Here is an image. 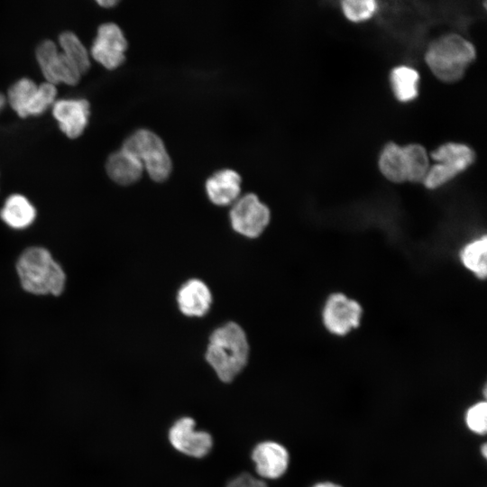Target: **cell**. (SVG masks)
<instances>
[{"label":"cell","instance_id":"1","mask_svg":"<svg viewBox=\"0 0 487 487\" xmlns=\"http://www.w3.org/2000/svg\"><path fill=\"white\" fill-rule=\"evenodd\" d=\"M248 357L246 335L236 323L229 322L210 335L206 359L222 381H232L244 368Z\"/></svg>","mask_w":487,"mask_h":487},{"label":"cell","instance_id":"2","mask_svg":"<svg viewBox=\"0 0 487 487\" xmlns=\"http://www.w3.org/2000/svg\"><path fill=\"white\" fill-rule=\"evenodd\" d=\"M16 270L24 290L35 295H60L66 284L62 267L45 248L32 246L18 258Z\"/></svg>","mask_w":487,"mask_h":487},{"label":"cell","instance_id":"3","mask_svg":"<svg viewBox=\"0 0 487 487\" xmlns=\"http://www.w3.org/2000/svg\"><path fill=\"white\" fill-rule=\"evenodd\" d=\"M475 58L473 45L458 34H446L428 47L425 60L434 75L444 82H455Z\"/></svg>","mask_w":487,"mask_h":487},{"label":"cell","instance_id":"4","mask_svg":"<svg viewBox=\"0 0 487 487\" xmlns=\"http://www.w3.org/2000/svg\"><path fill=\"white\" fill-rule=\"evenodd\" d=\"M122 149L141 161L151 178L155 181L165 180L171 171V161L162 140L153 132L140 129L131 134Z\"/></svg>","mask_w":487,"mask_h":487},{"label":"cell","instance_id":"5","mask_svg":"<svg viewBox=\"0 0 487 487\" xmlns=\"http://www.w3.org/2000/svg\"><path fill=\"white\" fill-rule=\"evenodd\" d=\"M363 308L354 299L343 293L329 295L322 310V321L331 334L338 336L347 335L361 322Z\"/></svg>","mask_w":487,"mask_h":487},{"label":"cell","instance_id":"6","mask_svg":"<svg viewBox=\"0 0 487 487\" xmlns=\"http://www.w3.org/2000/svg\"><path fill=\"white\" fill-rule=\"evenodd\" d=\"M271 218L269 207L254 194H246L235 201L230 220L234 230L244 236H259L268 225Z\"/></svg>","mask_w":487,"mask_h":487},{"label":"cell","instance_id":"7","mask_svg":"<svg viewBox=\"0 0 487 487\" xmlns=\"http://www.w3.org/2000/svg\"><path fill=\"white\" fill-rule=\"evenodd\" d=\"M36 60L47 82L76 85L81 73L76 66L59 51L51 40L41 41L36 49Z\"/></svg>","mask_w":487,"mask_h":487},{"label":"cell","instance_id":"8","mask_svg":"<svg viewBox=\"0 0 487 487\" xmlns=\"http://www.w3.org/2000/svg\"><path fill=\"white\" fill-rule=\"evenodd\" d=\"M127 41L121 28L114 23L101 24L93 41L92 58L108 69L120 66L124 59Z\"/></svg>","mask_w":487,"mask_h":487},{"label":"cell","instance_id":"9","mask_svg":"<svg viewBox=\"0 0 487 487\" xmlns=\"http://www.w3.org/2000/svg\"><path fill=\"white\" fill-rule=\"evenodd\" d=\"M193 418L184 417L178 419L170 427L169 439L179 452L188 456L201 458L211 450L213 439L209 433L195 428Z\"/></svg>","mask_w":487,"mask_h":487},{"label":"cell","instance_id":"10","mask_svg":"<svg viewBox=\"0 0 487 487\" xmlns=\"http://www.w3.org/2000/svg\"><path fill=\"white\" fill-rule=\"evenodd\" d=\"M90 106L83 98H66L55 101L52 115L59 127L69 138H78L87 125Z\"/></svg>","mask_w":487,"mask_h":487},{"label":"cell","instance_id":"11","mask_svg":"<svg viewBox=\"0 0 487 487\" xmlns=\"http://www.w3.org/2000/svg\"><path fill=\"white\" fill-rule=\"evenodd\" d=\"M252 459L257 473L267 479L281 477L289 464V455L286 447L273 441L258 444L253 450Z\"/></svg>","mask_w":487,"mask_h":487},{"label":"cell","instance_id":"12","mask_svg":"<svg viewBox=\"0 0 487 487\" xmlns=\"http://www.w3.org/2000/svg\"><path fill=\"white\" fill-rule=\"evenodd\" d=\"M180 311L188 317H202L210 308L212 294L200 280L192 279L185 282L177 296Z\"/></svg>","mask_w":487,"mask_h":487},{"label":"cell","instance_id":"13","mask_svg":"<svg viewBox=\"0 0 487 487\" xmlns=\"http://www.w3.org/2000/svg\"><path fill=\"white\" fill-rule=\"evenodd\" d=\"M206 190L214 204L229 205L235 201L240 194L241 177L233 170H219L207 179Z\"/></svg>","mask_w":487,"mask_h":487},{"label":"cell","instance_id":"14","mask_svg":"<svg viewBox=\"0 0 487 487\" xmlns=\"http://www.w3.org/2000/svg\"><path fill=\"white\" fill-rule=\"evenodd\" d=\"M106 169L114 181L121 185H129L140 179L143 165L135 156L121 149L108 157Z\"/></svg>","mask_w":487,"mask_h":487},{"label":"cell","instance_id":"15","mask_svg":"<svg viewBox=\"0 0 487 487\" xmlns=\"http://www.w3.org/2000/svg\"><path fill=\"white\" fill-rule=\"evenodd\" d=\"M0 218L9 227L25 229L36 218V209L31 201L21 194L10 195L0 210Z\"/></svg>","mask_w":487,"mask_h":487},{"label":"cell","instance_id":"16","mask_svg":"<svg viewBox=\"0 0 487 487\" xmlns=\"http://www.w3.org/2000/svg\"><path fill=\"white\" fill-rule=\"evenodd\" d=\"M379 168L382 175L391 182L408 181L407 162L403 147L395 142L387 143L380 155Z\"/></svg>","mask_w":487,"mask_h":487},{"label":"cell","instance_id":"17","mask_svg":"<svg viewBox=\"0 0 487 487\" xmlns=\"http://www.w3.org/2000/svg\"><path fill=\"white\" fill-rule=\"evenodd\" d=\"M431 157L437 163L451 166L460 173L474 161L473 151L465 144L456 142H447L439 146L432 152Z\"/></svg>","mask_w":487,"mask_h":487},{"label":"cell","instance_id":"18","mask_svg":"<svg viewBox=\"0 0 487 487\" xmlns=\"http://www.w3.org/2000/svg\"><path fill=\"white\" fill-rule=\"evenodd\" d=\"M486 241L485 235L478 237L466 244L459 253L463 265L481 280H484L487 274Z\"/></svg>","mask_w":487,"mask_h":487},{"label":"cell","instance_id":"19","mask_svg":"<svg viewBox=\"0 0 487 487\" xmlns=\"http://www.w3.org/2000/svg\"><path fill=\"white\" fill-rule=\"evenodd\" d=\"M37 89L38 85L27 78L18 79L9 87L7 101L20 117L29 116Z\"/></svg>","mask_w":487,"mask_h":487},{"label":"cell","instance_id":"20","mask_svg":"<svg viewBox=\"0 0 487 487\" xmlns=\"http://www.w3.org/2000/svg\"><path fill=\"white\" fill-rule=\"evenodd\" d=\"M418 71L408 66H400L392 69L391 82L396 98L401 102H409L418 96Z\"/></svg>","mask_w":487,"mask_h":487},{"label":"cell","instance_id":"21","mask_svg":"<svg viewBox=\"0 0 487 487\" xmlns=\"http://www.w3.org/2000/svg\"><path fill=\"white\" fill-rule=\"evenodd\" d=\"M61 52L76 66L82 74L90 68V54L79 38L72 32H63L59 36Z\"/></svg>","mask_w":487,"mask_h":487},{"label":"cell","instance_id":"22","mask_svg":"<svg viewBox=\"0 0 487 487\" xmlns=\"http://www.w3.org/2000/svg\"><path fill=\"white\" fill-rule=\"evenodd\" d=\"M408 170V181L423 182L429 170V160L425 148L418 143L403 147Z\"/></svg>","mask_w":487,"mask_h":487},{"label":"cell","instance_id":"23","mask_svg":"<svg viewBox=\"0 0 487 487\" xmlns=\"http://www.w3.org/2000/svg\"><path fill=\"white\" fill-rule=\"evenodd\" d=\"M464 420L470 432L478 436H484L487 431L486 400H478L470 405L464 412Z\"/></svg>","mask_w":487,"mask_h":487},{"label":"cell","instance_id":"24","mask_svg":"<svg viewBox=\"0 0 487 487\" xmlns=\"http://www.w3.org/2000/svg\"><path fill=\"white\" fill-rule=\"evenodd\" d=\"M377 9L373 0H345L342 10L345 17L352 22H363L371 18Z\"/></svg>","mask_w":487,"mask_h":487},{"label":"cell","instance_id":"25","mask_svg":"<svg viewBox=\"0 0 487 487\" xmlns=\"http://www.w3.org/2000/svg\"><path fill=\"white\" fill-rule=\"evenodd\" d=\"M57 88L55 85L44 82L38 85L33 103L29 110L30 115H40L55 103Z\"/></svg>","mask_w":487,"mask_h":487},{"label":"cell","instance_id":"26","mask_svg":"<svg viewBox=\"0 0 487 487\" xmlns=\"http://www.w3.org/2000/svg\"><path fill=\"white\" fill-rule=\"evenodd\" d=\"M460 172L455 168L444 163H436L430 167L423 184L429 189L436 188L446 184Z\"/></svg>","mask_w":487,"mask_h":487},{"label":"cell","instance_id":"27","mask_svg":"<svg viewBox=\"0 0 487 487\" xmlns=\"http://www.w3.org/2000/svg\"><path fill=\"white\" fill-rule=\"evenodd\" d=\"M225 487H267V485L263 481L244 473L231 480Z\"/></svg>","mask_w":487,"mask_h":487},{"label":"cell","instance_id":"28","mask_svg":"<svg viewBox=\"0 0 487 487\" xmlns=\"http://www.w3.org/2000/svg\"><path fill=\"white\" fill-rule=\"evenodd\" d=\"M311 487H344V486L332 481H321V482L314 483Z\"/></svg>","mask_w":487,"mask_h":487},{"label":"cell","instance_id":"29","mask_svg":"<svg viewBox=\"0 0 487 487\" xmlns=\"http://www.w3.org/2000/svg\"><path fill=\"white\" fill-rule=\"evenodd\" d=\"M97 3H98V5H100L103 7H111V6L115 5L117 3V1H115V0H102V1H98Z\"/></svg>","mask_w":487,"mask_h":487},{"label":"cell","instance_id":"30","mask_svg":"<svg viewBox=\"0 0 487 487\" xmlns=\"http://www.w3.org/2000/svg\"><path fill=\"white\" fill-rule=\"evenodd\" d=\"M480 453H481V455L483 457V458H486L487 456V445L485 443L482 444L481 446H480Z\"/></svg>","mask_w":487,"mask_h":487},{"label":"cell","instance_id":"31","mask_svg":"<svg viewBox=\"0 0 487 487\" xmlns=\"http://www.w3.org/2000/svg\"><path fill=\"white\" fill-rule=\"evenodd\" d=\"M5 100H6L5 97L0 93V111L5 106Z\"/></svg>","mask_w":487,"mask_h":487}]
</instances>
